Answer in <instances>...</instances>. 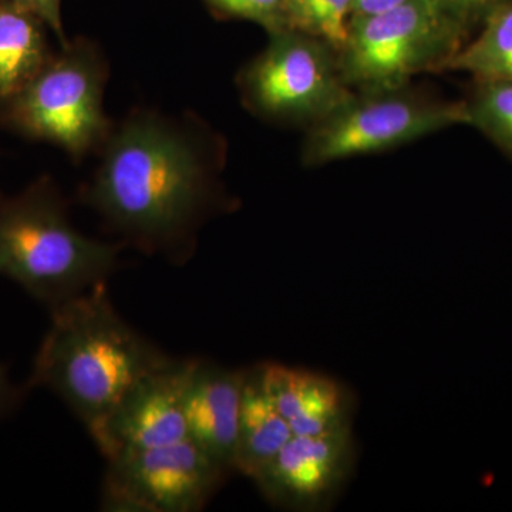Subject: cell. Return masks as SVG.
<instances>
[{
  "mask_svg": "<svg viewBox=\"0 0 512 512\" xmlns=\"http://www.w3.org/2000/svg\"><path fill=\"white\" fill-rule=\"evenodd\" d=\"M218 15L249 20L264 28L268 35L291 29L288 0H204Z\"/></svg>",
  "mask_w": 512,
  "mask_h": 512,
  "instance_id": "18",
  "label": "cell"
},
{
  "mask_svg": "<svg viewBox=\"0 0 512 512\" xmlns=\"http://www.w3.org/2000/svg\"><path fill=\"white\" fill-rule=\"evenodd\" d=\"M245 372L191 360L184 392L188 439L225 471L234 470Z\"/></svg>",
  "mask_w": 512,
  "mask_h": 512,
  "instance_id": "11",
  "label": "cell"
},
{
  "mask_svg": "<svg viewBox=\"0 0 512 512\" xmlns=\"http://www.w3.org/2000/svg\"><path fill=\"white\" fill-rule=\"evenodd\" d=\"M352 461L348 423L318 436H293L254 481L271 503L312 510L345 481Z\"/></svg>",
  "mask_w": 512,
  "mask_h": 512,
  "instance_id": "10",
  "label": "cell"
},
{
  "mask_svg": "<svg viewBox=\"0 0 512 512\" xmlns=\"http://www.w3.org/2000/svg\"><path fill=\"white\" fill-rule=\"evenodd\" d=\"M446 2L473 33V30L480 28L494 10L511 3L512 0H446Z\"/></svg>",
  "mask_w": 512,
  "mask_h": 512,
  "instance_id": "19",
  "label": "cell"
},
{
  "mask_svg": "<svg viewBox=\"0 0 512 512\" xmlns=\"http://www.w3.org/2000/svg\"><path fill=\"white\" fill-rule=\"evenodd\" d=\"M50 313L52 325L35 357L30 386L59 394L97 441L127 393L173 359L120 318L106 284Z\"/></svg>",
  "mask_w": 512,
  "mask_h": 512,
  "instance_id": "2",
  "label": "cell"
},
{
  "mask_svg": "<svg viewBox=\"0 0 512 512\" xmlns=\"http://www.w3.org/2000/svg\"><path fill=\"white\" fill-rule=\"evenodd\" d=\"M444 72L470 74L474 82H512V2L494 10L476 37L451 57Z\"/></svg>",
  "mask_w": 512,
  "mask_h": 512,
  "instance_id": "15",
  "label": "cell"
},
{
  "mask_svg": "<svg viewBox=\"0 0 512 512\" xmlns=\"http://www.w3.org/2000/svg\"><path fill=\"white\" fill-rule=\"evenodd\" d=\"M107 77L100 46L84 37L69 40L22 89L0 100V127L82 160L113 130L103 103Z\"/></svg>",
  "mask_w": 512,
  "mask_h": 512,
  "instance_id": "4",
  "label": "cell"
},
{
  "mask_svg": "<svg viewBox=\"0 0 512 512\" xmlns=\"http://www.w3.org/2000/svg\"><path fill=\"white\" fill-rule=\"evenodd\" d=\"M0 2H2V0H0Z\"/></svg>",
  "mask_w": 512,
  "mask_h": 512,
  "instance_id": "23",
  "label": "cell"
},
{
  "mask_svg": "<svg viewBox=\"0 0 512 512\" xmlns=\"http://www.w3.org/2000/svg\"><path fill=\"white\" fill-rule=\"evenodd\" d=\"M288 2H289V0H288Z\"/></svg>",
  "mask_w": 512,
  "mask_h": 512,
  "instance_id": "24",
  "label": "cell"
},
{
  "mask_svg": "<svg viewBox=\"0 0 512 512\" xmlns=\"http://www.w3.org/2000/svg\"><path fill=\"white\" fill-rule=\"evenodd\" d=\"M123 244L82 234L50 177L16 195L0 194V275L47 308L106 284Z\"/></svg>",
  "mask_w": 512,
  "mask_h": 512,
  "instance_id": "3",
  "label": "cell"
},
{
  "mask_svg": "<svg viewBox=\"0 0 512 512\" xmlns=\"http://www.w3.org/2000/svg\"><path fill=\"white\" fill-rule=\"evenodd\" d=\"M47 29L30 10L0 2V100L22 89L55 55Z\"/></svg>",
  "mask_w": 512,
  "mask_h": 512,
  "instance_id": "14",
  "label": "cell"
},
{
  "mask_svg": "<svg viewBox=\"0 0 512 512\" xmlns=\"http://www.w3.org/2000/svg\"><path fill=\"white\" fill-rule=\"evenodd\" d=\"M80 198L124 244L183 256L220 208L224 138L192 113L134 109L100 147Z\"/></svg>",
  "mask_w": 512,
  "mask_h": 512,
  "instance_id": "1",
  "label": "cell"
},
{
  "mask_svg": "<svg viewBox=\"0 0 512 512\" xmlns=\"http://www.w3.org/2000/svg\"><path fill=\"white\" fill-rule=\"evenodd\" d=\"M107 461L103 507L111 511H198L227 473L190 439Z\"/></svg>",
  "mask_w": 512,
  "mask_h": 512,
  "instance_id": "8",
  "label": "cell"
},
{
  "mask_svg": "<svg viewBox=\"0 0 512 512\" xmlns=\"http://www.w3.org/2000/svg\"><path fill=\"white\" fill-rule=\"evenodd\" d=\"M353 16V0H289L291 29L318 37L342 50L348 39Z\"/></svg>",
  "mask_w": 512,
  "mask_h": 512,
  "instance_id": "17",
  "label": "cell"
},
{
  "mask_svg": "<svg viewBox=\"0 0 512 512\" xmlns=\"http://www.w3.org/2000/svg\"><path fill=\"white\" fill-rule=\"evenodd\" d=\"M191 360H171L140 380L111 414L96 441L110 460L123 451L148 450L188 440L184 392Z\"/></svg>",
  "mask_w": 512,
  "mask_h": 512,
  "instance_id": "9",
  "label": "cell"
},
{
  "mask_svg": "<svg viewBox=\"0 0 512 512\" xmlns=\"http://www.w3.org/2000/svg\"><path fill=\"white\" fill-rule=\"evenodd\" d=\"M256 372L293 436H318L349 423L345 394L329 377L276 363Z\"/></svg>",
  "mask_w": 512,
  "mask_h": 512,
  "instance_id": "12",
  "label": "cell"
},
{
  "mask_svg": "<svg viewBox=\"0 0 512 512\" xmlns=\"http://www.w3.org/2000/svg\"><path fill=\"white\" fill-rule=\"evenodd\" d=\"M242 103L259 119L282 126H303L328 116L352 96L339 53L318 37L285 29L241 70Z\"/></svg>",
  "mask_w": 512,
  "mask_h": 512,
  "instance_id": "7",
  "label": "cell"
},
{
  "mask_svg": "<svg viewBox=\"0 0 512 512\" xmlns=\"http://www.w3.org/2000/svg\"><path fill=\"white\" fill-rule=\"evenodd\" d=\"M292 437L288 421L266 396L256 369L245 372L234 470L254 480Z\"/></svg>",
  "mask_w": 512,
  "mask_h": 512,
  "instance_id": "13",
  "label": "cell"
},
{
  "mask_svg": "<svg viewBox=\"0 0 512 512\" xmlns=\"http://www.w3.org/2000/svg\"><path fill=\"white\" fill-rule=\"evenodd\" d=\"M457 126H466L463 100L441 99L410 84L355 90L338 109L306 128L302 163L322 167L386 153Z\"/></svg>",
  "mask_w": 512,
  "mask_h": 512,
  "instance_id": "6",
  "label": "cell"
},
{
  "mask_svg": "<svg viewBox=\"0 0 512 512\" xmlns=\"http://www.w3.org/2000/svg\"><path fill=\"white\" fill-rule=\"evenodd\" d=\"M470 37L446 0H407L389 12L353 18L340 67L356 92L396 89L417 74L444 72Z\"/></svg>",
  "mask_w": 512,
  "mask_h": 512,
  "instance_id": "5",
  "label": "cell"
},
{
  "mask_svg": "<svg viewBox=\"0 0 512 512\" xmlns=\"http://www.w3.org/2000/svg\"><path fill=\"white\" fill-rule=\"evenodd\" d=\"M407 0H353V18H367L399 8Z\"/></svg>",
  "mask_w": 512,
  "mask_h": 512,
  "instance_id": "21",
  "label": "cell"
},
{
  "mask_svg": "<svg viewBox=\"0 0 512 512\" xmlns=\"http://www.w3.org/2000/svg\"><path fill=\"white\" fill-rule=\"evenodd\" d=\"M463 101L466 126L480 131L512 161V82H474Z\"/></svg>",
  "mask_w": 512,
  "mask_h": 512,
  "instance_id": "16",
  "label": "cell"
},
{
  "mask_svg": "<svg viewBox=\"0 0 512 512\" xmlns=\"http://www.w3.org/2000/svg\"><path fill=\"white\" fill-rule=\"evenodd\" d=\"M20 8L30 10L39 16L46 23L47 28L55 33L60 45L69 43L66 33L63 30L62 22V0H9Z\"/></svg>",
  "mask_w": 512,
  "mask_h": 512,
  "instance_id": "20",
  "label": "cell"
},
{
  "mask_svg": "<svg viewBox=\"0 0 512 512\" xmlns=\"http://www.w3.org/2000/svg\"><path fill=\"white\" fill-rule=\"evenodd\" d=\"M20 392L18 387L10 383L8 370L0 365V416H5L18 404Z\"/></svg>",
  "mask_w": 512,
  "mask_h": 512,
  "instance_id": "22",
  "label": "cell"
}]
</instances>
